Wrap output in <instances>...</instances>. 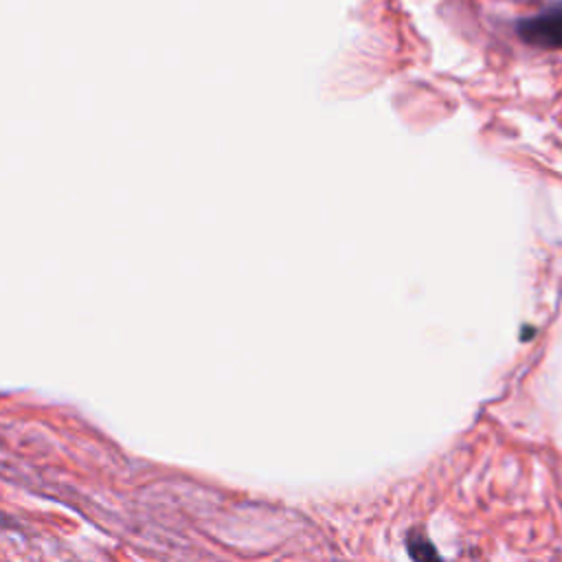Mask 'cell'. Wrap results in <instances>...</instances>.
<instances>
[{
    "label": "cell",
    "instance_id": "6da1fadb",
    "mask_svg": "<svg viewBox=\"0 0 562 562\" xmlns=\"http://www.w3.org/2000/svg\"><path fill=\"white\" fill-rule=\"evenodd\" d=\"M518 33L531 46L562 48V4L520 20Z\"/></svg>",
    "mask_w": 562,
    "mask_h": 562
},
{
    "label": "cell",
    "instance_id": "7a4b0ae2",
    "mask_svg": "<svg viewBox=\"0 0 562 562\" xmlns=\"http://www.w3.org/2000/svg\"><path fill=\"white\" fill-rule=\"evenodd\" d=\"M408 551L417 562H439V555L435 553L432 544L422 533H411Z\"/></svg>",
    "mask_w": 562,
    "mask_h": 562
}]
</instances>
